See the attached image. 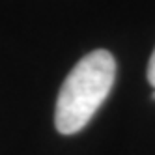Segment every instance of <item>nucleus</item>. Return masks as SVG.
Listing matches in <instances>:
<instances>
[{"label":"nucleus","mask_w":155,"mask_h":155,"mask_svg":"<svg viewBox=\"0 0 155 155\" xmlns=\"http://www.w3.org/2000/svg\"><path fill=\"white\" fill-rule=\"evenodd\" d=\"M151 99H153V101H155V92H153V94H151Z\"/></svg>","instance_id":"3"},{"label":"nucleus","mask_w":155,"mask_h":155,"mask_svg":"<svg viewBox=\"0 0 155 155\" xmlns=\"http://www.w3.org/2000/svg\"><path fill=\"white\" fill-rule=\"evenodd\" d=\"M116 79V60L105 49L82 56L60 88L54 125L62 135H75L105 103Z\"/></svg>","instance_id":"1"},{"label":"nucleus","mask_w":155,"mask_h":155,"mask_svg":"<svg viewBox=\"0 0 155 155\" xmlns=\"http://www.w3.org/2000/svg\"><path fill=\"white\" fill-rule=\"evenodd\" d=\"M148 81H150V84L155 88V51L151 52L150 64H148Z\"/></svg>","instance_id":"2"}]
</instances>
